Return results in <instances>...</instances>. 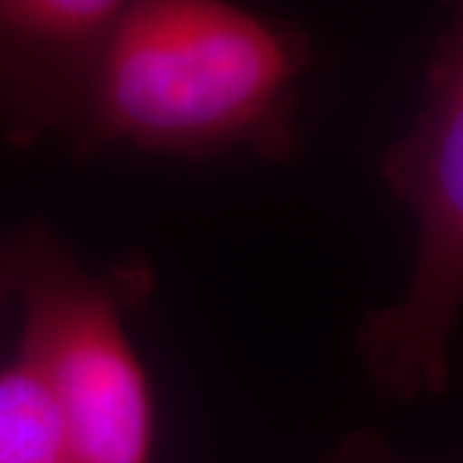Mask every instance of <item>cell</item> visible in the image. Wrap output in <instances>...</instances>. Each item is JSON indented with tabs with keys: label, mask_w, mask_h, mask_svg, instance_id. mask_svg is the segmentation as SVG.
Wrapping results in <instances>:
<instances>
[{
	"label": "cell",
	"mask_w": 463,
	"mask_h": 463,
	"mask_svg": "<svg viewBox=\"0 0 463 463\" xmlns=\"http://www.w3.org/2000/svg\"><path fill=\"white\" fill-rule=\"evenodd\" d=\"M147 291V268L90 273L44 227L0 237V304L18 309V358L57 407L75 463L155 461V392L127 330Z\"/></svg>",
	"instance_id": "7a4b0ae2"
},
{
	"label": "cell",
	"mask_w": 463,
	"mask_h": 463,
	"mask_svg": "<svg viewBox=\"0 0 463 463\" xmlns=\"http://www.w3.org/2000/svg\"><path fill=\"white\" fill-rule=\"evenodd\" d=\"M307 36L224 0H124L93 67L78 152L283 157L298 142Z\"/></svg>",
	"instance_id": "6da1fadb"
},
{
	"label": "cell",
	"mask_w": 463,
	"mask_h": 463,
	"mask_svg": "<svg viewBox=\"0 0 463 463\" xmlns=\"http://www.w3.org/2000/svg\"><path fill=\"white\" fill-rule=\"evenodd\" d=\"M124 0H0V118L8 137L72 142Z\"/></svg>",
	"instance_id": "277c9868"
},
{
	"label": "cell",
	"mask_w": 463,
	"mask_h": 463,
	"mask_svg": "<svg viewBox=\"0 0 463 463\" xmlns=\"http://www.w3.org/2000/svg\"><path fill=\"white\" fill-rule=\"evenodd\" d=\"M0 463H75L57 407L18 355L0 368Z\"/></svg>",
	"instance_id": "5b68a950"
},
{
	"label": "cell",
	"mask_w": 463,
	"mask_h": 463,
	"mask_svg": "<svg viewBox=\"0 0 463 463\" xmlns=\"http://www.w3.org/2000/svg\"><path fill=\"white\" fill-rule=\"evenodd\" d=\"M379 175L412 214L417 245L404 294L361 322V364L389 397H440L463 315V3L432 44L420 111L381 155Z\"/></svg>",
	"instance_id": "3957f363"
}]
</instances>
